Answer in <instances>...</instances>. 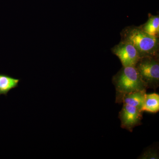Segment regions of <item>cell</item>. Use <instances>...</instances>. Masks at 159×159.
Returning a JSON list of instances; mask_svg holds the SVG:
<instances>
[{
  "label": "cell",
  "instance_id": "cell-1",
  "mask_svg": "<svg viewBox=\"0 0 159 159\" xmlns=\"http://www.w3.org/2000/svg\"><path fill=\"white\" fill-rule=\"evenodd\" d=\"M121 40L130 43L141 57L159 55V39L145 32L139 26H129L120 33Z\"/></svg>",
  "mask_w": 159,
  "mask_h": 159
},
{
  "label": "cell",
  "instance_id": "cell-2",
  "mask_svg": "<svg viewBox=\"0 0 159 159\" xmlns=\"http://www.w3.org/2000/svg\"><path fill=\"white\" fill-rule=\"evenodd\" d=\"M112 81L116 90L118 102L125 94L146 90L148 88L134 66H122L113 77Z\"/></svg>",
  "mask_w": 159,
  "mask_h": 159
},
{
  "label": "cell",
  "instance_id": "cell-3",
  "mask_svg": "<svg viewBox=\"0 0 159 159\" xmlns=\"http://www.w3.org/2000/svg\"><path fill=\"white\" fill-rule=\"evenodd\" d=\"M159 55L141 57L135 67L148 88L156 89L159 84Z\"/></svg>",
  "mask_w": 159,
  "mask_h": 159
},
{
  "label": "cell",
  "instance_id": "cell-4",
  "mask_svg": "<svg viewBox=\"0 0 159 159\" xmlns=\"http://www.w3.org/2000/svg\"><path fill=\"white\" fill-rule=\"evenodd\" d=\"M113 54L118 57L122 66H135L141 58L139 52L130 43L121 40L111 49Z\"/></svg>",
  "mask_w": 159,
  "mask_h": 159
},
{
  "label": "cell",
  "instance_id": "cell-5",
  "mask_svg": "<svg viewBox=\"0 0 159 159\" xmlns=\"http://www.w3.org/2000/svg\"><path fill=\"white\" fill-rule=\"evenodd\" d=\"M142 112L140 109L124 104L119 115L121 127L129 130H132L135 126L140 124L142 118Z\"/></svg>",
  "mask_w": 159,
  "mask_h": 159
},
{
  "label": "cell",
  "instance_id": "cell-6",
  "mask_svg": "<svg viewBox=\"0 0 159 159\" xmlns=\"http://www.w3.org/2000/svg\"><path fill=\"white\" fill-rule=\"evenodd\" d=\"M146 90L136 91L125 94L122 97L120 101L124 104L134 107L141 110L145 101Z\"/></svg>",
  "mask_w": 159,
  "mask_h": 159
},
{
  "label": "cell",
  "instance_id": "cell-7",
  "mask_svg": "<svg viewBox=\"0 0 159 159\" xmlns=\"http://www.w3.org/2000/svg\"><path fill=\"white\" fill-rule=\"evenodd\" d=\"M141 29L146 33L153 37L159 38V16L153 15L149 13L147 21L140 26Z\"/></svg>",
  "mask_w": 159,
  "mask_h": 159
},
{
  "label": "cell",
  "instance_id": "cell-8",
  "mask_svg": "<svg viewBox=\"0 0 159 159\" xmlns=\"http://www.w3.org/2000/svg\"><path fill=\"white\" fill-rule=\"evenodd\" d=\"M20 79H16L6 74H0V96H7L9 91L18 86Z\"/></svg>",
  "mask_w": 159,
  "mask_h": 159
},
{
  "label": "cell",
  "instance_id": "cell-9",
  "mask_svg": "<svg viewBox=\"0 0 159 159\" xmlns=\"http://www.w3.org/2000/svg\"><path fill=\"white\" fill-rule=\"evenodd\" d=\"M159 111V94L153 93L146 94L145 101L142 106V111L157 113Z\"/></svg>",
  "mask_w": 159,
  "mask_h": 159
},
{
  "label": "cell",
  "instance_id": "cell-10",
  "mask_svg": "<svg viewBox=\"0 0 159 159\" xmlns=\"http://www.w3.org/2000/svg\"><path fill=\"white\" fill-rule=\"evenodd\" d=\"M140 159H159L158 154L154 150H147L145 151L144 153L142 154Z\"/></svg>",
  "mask_w": 159,
  "mask_h": 159
}]
</instances>
